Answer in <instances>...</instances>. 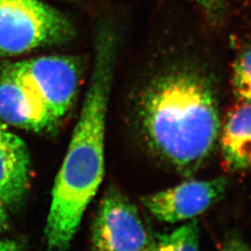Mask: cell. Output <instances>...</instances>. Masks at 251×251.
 <instances>
[{
	"instance_id": "13",
	"label": "cell",
	"mask_w": 251,
	"mask_h": 251,
	"mask_svg": "<svg viewBox=\"0 0 251 251\" xmlns=\"http://www.w3.org/2000/svg\"><path fill=\"white\" fill-rule=\"evenodd\" d=\"M223 251H251L246 245L243 243L233 241L226 245Z\"/></svg>"
},
{
	"instance_id": "12",
	"label": "cell",
	"mask_w": 251,
	"mask_h": 251,
	"mask_svg": "<svg viewBox=\"0 0 251 251\" xmlns=\"http://www.w3.org/2000/svg\"><path fill=\"white\" fill-rule=\"evenodd\" d=\"M0 251H20V247L12 240H0Z\"/></svg>"
},
{
	"instance_id": "11",
	"label": "cell",
	"mask_w": 251,
	"mask_h": 251,
	"mask_svg": "<svg viewBox=\"0 0 251 251\" xmlns=\"http://www.w3.org/2000/svg\"><path fill=\"white\" fill-rule=\"evenodd\" d=\"M233 85L236 96L251 102V49L245 51L233 65Z\"/></svg>"
},
{
	"instance_id": "15",
	"label": "cell",
	"mask_w": 251,
	"mask_h": 251,
	"mask_svg": "<svg viewBox=\"0 0 251 251\" xmlns=\"http://www.w3.org/2000/svg\"><path fill=\"white\" fill-rule=\"evenodd\" d=\"M198 1H201V2H204V3H206V4H208V3L218 2V1H220V0H198Z\"/></svg>"
},
{
	"instance_id": "5",
	"label": "cell",
	"mask_w": 251,
	"mask_h": 251,
	"mask_svg": "<svg viewBox=\"0 0 251 251\" xmlns=\"http://www.w3.org/2000/svg\"><path fill=\"white\" fill-rule=\"evenodd\" d=\"M92 237L95 251H143L153 247L137 207L116 192L102 200Z\"/></svg>"
},
{
	"instance_id": "10",
	"label": "cell",
	"mask_w": 251,
	"mask_h": 251,
	"mask_svg": "<svg viewBox=\"0 0 251 251\" xmlns=\"http://www.w3.org/2000/svg\"><path fill=\"white\" fill-rule=\"evenodd\" d=\"M153 251H199V226L196 219L171 233L157 234Z\"/></svg>"
},
{
	"instance_id": "2",
	"label": "cell",
	"mask_w": 251,
	"mask_h": 251,
	"mask_svg": "<svg viewBox=\"0 0 251 251\" xmlns=\"http://www.w3.org/2000/svg\"><path fill=\"white\" fill-rule=\"evenodd\" d=\"M140 108L153 153L182 175L198 171L221 133L216 100L205 81L190 73L167 75L147 89Z\"/></svg>"
},
{
	"instance_id": "6",
	"label": "cell",
	"mask_w": 251,
	"mask_h": 251,
	"mask_svg": "<svg viewBox=\"0 0 251 251\" xmlns=\"http://www.w3.org/2000/svg\"><path fill=\"white\" fill-rule=\"evenodd\" d=\"M226 187L225 178L190 180L145 196L142 203L156 220L177 224L206 212L223 198Z\"/></svg>"
},
{
	"instance_id": "3",
	"label": "cell",
	"mask_w": 251,
	"mask_h": 251,
	"mask_svg": "<svg viewBox=\"0 0 251 251\" xmlns=\"http://www.w3.org/2000/svg\"><path fill=\"white\" fill-rule=\"evenodd\" d=\"M74 34L71 22L40 0H0V55L61 44Z\"/></svg>"
},
{
	"instance_id": "1",
	"label": "cell",
	"mask_w": 251,
	"mask_h": 251,
	"mask_svg": "<svg viewBox=\"0 0 251 251\" xmlns=\"http://www.w3.org/2000/svg\"><path fill=\"white\" fill-rule=\"evenodd\" d=\"M116 49L115 35L107 28L100 30L89 87L52 190L46 225L51 251L67 250L103 178L105 122Z\"/></svg>"
},
{
	"instance_id": "7",
	"label": "cell",
	"mask_w": 251,
	"mask_h": 251,
	"mask_svg": "<svg viewBox=\"0 0 251 251\" xmlns=\"http://www.w3.org/2000/svg\"><path fill=\"white\" fill-rule=\"evenodd\" d=\"M0 119L34 131L48 130L57 123L43 101L10 67L0 75Z\"/></svg>"
},
{
	"instance_id": "9",
	"label": "cell",
	"mask_w": 251,
	"mask_h": 251,
	"mask_svg": "<svg viewBox=\"0 0 251 251\" xmlns=\"http://www.w3.org/2000/svg\"><path fill=\"white\" fill-rule=\"evenodd\" d=\"M221 148L228 171L251 169V102L233 109L221 133Z\"/></svg>"
},
{
	"instance_id": "4",
	"label": "cell",
	"mask_w": 251,
	"mask_h": 251,
	"mask_svg": "<svg viewBox=\"0 0 251 251\" xmlns=\"http://www.w3.org/2000/svg\"><path fill=\"white\" fill-rule=\"evenodd\" d=\"M45 104L56 122L72 106L80 86L78 58L52 55L25 60L10 66Z\"/></svg>"
},
{
	"instance_id": "16",
	"label": "cell",
	"mask_w": 251,
	"mask_h": 251,
	"mask_svg": "<svg viewBox=\"0 0 251 251\" xmlns=\"http://www.w3.org/2000/svg\"><path fill=\"white\" fill-rule=\"evenodd\" d=\"M153 251V247H152V249H150V250H147V251Z\"/></svg>"
},
{
	"instance_id": "8",
	"label": "cell",
	"mask_w": 251,
	"mask_h": 251,
	"mask_svg": "<svg viewBox=\"0 0 251 251\" xmlns=\"http://www.w3.org/2000/svg\"><path fill=\"white\" fill-rule=\"evenodd\" d=\"M29 174L26 144L0 123V199L5 206H15L25 198Z\"/></svg>"
},
{
	"instance_id": "14",
	"label": "cell",
	"mask_w": 251,
	"mask_h": 251,
	"mask_svg": "<svg viewBox=\"0 0 251 251\" xmlns=\"http://www.w3.org/2000/svg\"><path fill=\"white\" fill-rule=\"evenodd\" d=\"M8 222V217L5 210V205L0 199V232L6 227Z\"/></svg>"
}]
</instances>
